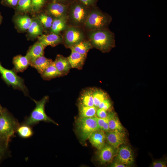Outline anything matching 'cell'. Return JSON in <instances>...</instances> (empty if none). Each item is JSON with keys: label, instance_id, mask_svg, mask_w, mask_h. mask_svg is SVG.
Listing matches in <instances>:
<instances>
[{"label": "cell", "instance_id": "1", "mask_svg": "<svg viewBox=\"0 0 167 167\" xmlns=\"http://www.w3.org/2000/svg\"><path fill=\"white\" fill-rule=\"evenodd\" d=\"M89 36L92 46L103 52L109 51L115 46L114 34L108 28L92 30Z\"/></svg>", "mask_w": 167, "mask_h": 167}, {"label": "cell", "instance_id": "2", "mask_svg": "<svg viewBox=\"0 0 167 167\" xmlns=\"http://www.w3.org/2000/svg\"><path fill=\"white\" fill-rule=\"evenodd\" d=\"M19 125L17 120L11 113L3 109L0 112V138L9 142Z\"/></svg>", "mask_w": 167, "mask_h": 167}, {"label": "cell", "instance_id": "3", "mask_svg": "<svg viewBox=\"0 0 167 167\" xmlns=\"http://www.w3.org/2000/svg\"><path fill=\"white\" fill-rule=\"evenodd\" d=\"M48 97L45 96L40 101L33 99L36 104V107L31 112L29 117L25 119L22 123L30 126H32L39 123L40 122H45L58 124L48 117L45 111V106L48 101Z\"/></svg>", "mask_w": 167, "mask_h": 167}, {"label": "cell", "instance_id": "4", "mask_svg": "<svg viewBox=\"0 0 167 167\" xmlns=\"http://www.w3.org/2000/svg\"><path fill=\"white\" fill-rule=\"evenodd\" d=\"M112 20L111 16L96 9L88 14L84 24L92 30L103 29L108 28Z\"/></svg>", "mask_w": 167, "mask_h": 167}, {"label": "cell", "instance_id": "5", "mask_svg": "<svg viewBox=\"0 0 167 167\" xmlns=\"http://www.w3.org/2000/svg\"><path fill=\"white\" fill-rule=\"evenodd\" d=\"M76 131L81 140L85 141L94 132L100 130L95 117L86 118L80 117L77 119Z\"/></svg>", "mask_w": 167, "mask_h": 167}, {"label": "cell", "instance_id": "6", "mask_svg": "<svg viewBox=\"0 0 167 167\" xmlns=\"http://www.w3.org/2000/svg\"><path fill=\"white\" fill-rule=\"evenodd\" d=\"M0 74L6 83L15 89L22 91L26 96L28 95V89L24 79L18 76L14 71L3 67L0 62Z\"/></svg>", "mask_w": 167, "mask_h": 167}, {"label": "cell", "instance_id": "7", "mask_svg": "<svg viewBox=\"0 0 167 167\" xmlns=\"http://www.w3.org/2000/svg\"><path fill=\"white\" fill-rule=\"evenodd\" d=\"M84 35L83 32L78 28L71 27L65 32L64 41L66 45L70 48L83 41Z\"/></svg>", "mask_w": 167, "mask_h": 167}, {"label": "cell", "instance_id": "8", "mask_svg": "<svg viewBox=\"0 0 167 167\" xmlns=\"http://www.w3.org/2000/svg\"><path fill=\"white\" fill-rule=\"evenodd\" d=\"M116 161L127 167L133 164L134 157L131 148L127 145H122L117 150L116 154Z\"/></svg>", "mask_w": 167, "mask_h": 167}, {"label": "cell", "instance_id": "9", "mask_svg": "<svg viewBox=\"0 0 167 167\" xmlns=\"http://www.w3.org/2000/svg\"><path fill=\"white\" fill-rule=\"evenodd\" d=\"M88 14L85 7L80 4H74L71 10V19L76 24L84 23Z\"/></svg>", "mask_w": 167, "mask_h": 167}, {"label": "cell", "instance_id": "10", "mask_svg": "<svg viewBox=\"0 0 167 167\" xmlns=\"http://www.w3.org/2000/svg\"><path fill=\"white\" fill-rule=\"evenodd\" d=\"M106 140L109 145L117 148L123 144L126 140V136L123 131L117 130L110 131L106 134Z\"/></svg>", "mask_w": 167, "mask_h": 167}, {"label": "cell", "instance_id": "11", "mask_svg": "<svg viewBox=\"0 0 167 167\" xmlns=\"http://www.w3.org/2000/svg\"><path fill=\"white\" fill-rule=\"evenodd\" d=\"M13 19L17 30L24 32L27 31L31 23L32 19L26 14L16 13Z\"/></svg>", "mask_w": 167, "mask_h": 167}, {"label": "cell", "instance_id": "12", "mask_svg": "<svg viewBox=\"0 0 167 167\" xmlns=\"http://www.w3.org/2000/svg\"><path fill=\"white\" fill-rule=\"evenodd\" d=\"M115 148L110 145L105 144L100 150L98 154L99 159L103 164L112 161L117 152Z\"/></svg>", "mask_w": 167, "mask_h": 167}, {"label": "cell", "instance_id": "13", "mask_svg": "<svg viewBox=\"0 0 167 167\" xmlns=\"http://www.w3.org/2000/svg\"><path fill=\"white\" fill-rule=\"evenodd\" d=\"M38 41L45 47L57 45L62 42L63 38L59 34L51 33L48 34H42L38 37Z\"/></svg>", "mask_w": 167, "mask_h": 167}, {"label": "cell", "instance_id": "14", "mask_svg": "<svg viewBox=\"0 0 167 167\" xmlns=\"http://www.w3.org/2000/svg\"><path fill=\"white\" fill-rule=\"evenodd\" d=\"M66 11L65 5L56 2L50 3L47 8L49 15L54 18L65 15Z\"/></svg>", "mask_w": 167, "mask_h": 167}, {"label": "cell", "instance_id": "15", "mask_svg": "<svg viewBox=\"0 0 167 167\" xmlns=\"http://www.w3.org/2000/svg\"><path fill=\"white\" fill-rule=\"evenodd\" d=\"M44 27L37 17L32 19L31 23L27 30L29 38L34 39L42 34Z\"/></svg>", "mask_w": 167, "mask_h": 167}, {"label": "cell", "instance_id": "16", "mask_svg": "<svg viewBox=\"0 0 167 167\" xmlns=\"http://www.w3.org/2000/svg\"><path fill=\"white\" fill-rule=\"evenodd\" d=\"M88 139L92 145L99 150L105 144L106 134L103 130H99L93 132Z\"/></svg>", "mask_w": 167, "mask_h": 167}, {"label": "cell", "instance_id": "17", "mask_svg": "<svg viewBox=\"0 0 167 167\" xmlns=\"http://www.w3.org/2000/svg\"><path fill=\"white\" fill-rule=\"evenodd\" d=\"M45 47L38 41L32 46L25 55L28 59L30 62L37 58L43 56Z\"/></svg>", "mask_w": 167, "mask_h": 167}, {"label": "cell", "instance_id": "18", "mask_svg": "<svg viewBox=\"0 0 167 167\" xmlns=\"http://www.w3.org/2000/svg\"><path fill=\"white\" fill-rule=\"evenodd\" d=\"M54 62L62 76L67 74L71 68L67 58L61 55L58 54Z\"/></svg>", "mask_w": 167, "mask_h": 167}, {"label": "cell", "instance_id": "19", "mask_svg": "<svg viewBox=\"0 0 167 167\" xmlns=\"http://www.w3.org/2000/svg\"><path fill=\"white\" fill-rule=\"evenodd\" d=\"M53 62L51 59L43 56L39 57L30 62V65L36 69L41 74Z\"/></svg>", "mask_w": 167, "mask_h": 167}, {"label": "cell", "instance_id": "20", "mask_svg": "<svg viewBox=\"0 0 167 167\" xmlns=\"http://www.w3.org/2000/svg\"><path fill=\"white\" fill-rule=\"evenodd\" d=\"M14 70L15 72H23L30 65V62L25 56L19 55L14 57L13 59Z\"/></svg>", "mask_w": 167, "mask_h": 167}, {"label": "cell", "instance_id": "21", "mask_svg": "<svg viewBox=\"0 0 167 167\" xmlns=\"http://www.w3.org/2000/svg\"><path fill=\"white\" fill-rule=\"evenodd\" d=\"M86 57V56L81 54L73 50L67 58L71 68L81 69Z\"/></svg>", "mask_w": 167, "mask_h": 167}, {"label": "cell", "instance_id": "22", "mask_svg": "<svg viewBox=\"0 0 167 167\" xmlns=\"http://www.w3.org/2000/svg\"><path fill=\"white\" fill-rule=\"evenodd\" d=\"M67 20L66 15L54 18L50 28L51 32L59 34L65 30L66 27Z\"/></svg>", "mask_w": 167, "mask_h": 167}, {"label": "cell", "instance_id": "23", "mask_svg": "<svg viewBox=\"0 0 167 167\" xmlns=\"http://www.w3.org/2000/svg\"><path fill=\"white\" fill-rule=\"evenodd\" d=\"M108 123L110 131L117 130L123 131L124 127L120 122L118 118L113 113L108 114Z\"/></svg>", "mask_w": 167, "mask_h": 167}, {"label": "cell", "instance_id": "24", "mask_svg": "<svg viewBox=\"0 0 167 167\" xmlns=\"http://www.w3.org/2000/svg\"><path fill=\"white\" fill-rule=\"evenodd\" d=\"M41 75L42 78L45 80H48L62 76L56 68L53 61Z\"/></svg>", "mask_w": 167, "mask_h": 167}, {"label": "cell", "instance_id": "25", "mask_svg": "<svg viewBox=\"0 0 167 167\" xmlns=\"http://www.w3.org/2000/svg\"><path fill=\"white\" fill-rule=\"evenodd\" d=\"M92 46L90 41H83L70 48L71 50H73L81 54L86 56L87 52Z\"/></svg>", "mask_w": 167, "mask_h": 167}, {"label": "cell", "instance_id": "26", "mask_svg": "<svg viewBox=\"0 0 167 167\" xmlns=\"http://www.w3.org/2000/svg\"><path fill=\"white\" fill-rule=\"evenodd\" d=\"M80 99L79 105L88 106H94L92 89H88L84 91Z\"/></svg>", "mask_w": 167, "mask_h": 167}, {"label": "cell", "instance_id": "27", "mask_svg": "<svg viewBox=\"0 0 167 167\" xmlns=\"http://www.w3.org/2000/svg\"><path fill=\"white\" fill-rule=\"evenodd\" d=\"M96 108L94 106H88L79 105V111L80 117L86 118L96 117Z\"/></svg>", "mask_w": 167, "mask_h": 167}, {"label": "cell", "instance_id": "28", "mask_svg": "<svg viewBox=\"0 0 167 167\" xmlns=\"http://www.w3.org/2000/svg\"><path fill=\"white\" fill-rule=\"evenodd\" d=\"M16 9L17 13L26 14L31 12V0H19Z\"/></svg>", "mask_w": 167, "mask_h": 167}, {"label": "cell", "instance_id": "29", "mask_svg": "<svg viewBox=\"0 0 167 167\" xmlns=\"http://www.w3.org/2000/svg\"><path fill=\"white\" fill-rule=\"evenodd\" d=\"M20 137L27 139L31 137L33 134L31 126L21 124L18 127L16 132Z\"/></svg>", "mask_w": 167, "mask_h": 167}, {"label": "cell", "instance_id": "30", "mask_svg": "<svg viewBox=\"0 0 167 167\" xmlns=\"http://www.w3.org/2000/svg\"><path fill=\"white\" fill-rule=\"evenodd\" d=\"M8 141L0 138V162L10 156Z\"/></svg>", "mask_w": 167, "mask_h": 167}, {"label": "cell", "instance_id": "31", "mask_svg": "<svg viewBox=\"0 0 167 167\" xmlns=\"http://www.w3.org/2000/svg\"><path fill=\"white\" fill-rule=\"evenodd\" d=\"M92 89L94 105L97 108L101 102L107 98L106 95L105 93L100 89Z\"/></svg>", "mask_w": 167, "mask_h": 167}, {"label": "cell", "instance_id": "32", "mask_svg": "<svg viewBox=\"0 0 167 167\" xmlns=\"http://www.w3.org/2000/svg\"><path fill=\"white\" fill-rule=\"evenodd\" d=\"M37 18L43 27L46 28H51L54 19L51 16L45 13H41L39 15Z\"/></svg>", "mask_w": 167, "mask_h": 167}, {"label": "cell", "instance_id": "33", "mask_svg": "<svg viewBox=\"0 0 167 167\" xmlns=\"http://www.w3.org/2000/svg\"><path fill=\"white\" fill-rule=\"evenodd\" d=\"M46 0H31V12L34 13L39 12L45 4Z\"/></svg>", "mask_w": 167, "mask_h": 167}, {"label": "cell", "instance_id": "34", "mask_svg": "<svg viewBox=\"0 0 167 167\" xmlns=\"http://www.w3.org/2000/svg\"><path fill=\"white\" fill-rule=\"evenodd\" d=\"M19 0H2L1 3L4 6L15 8Z\"/></svg>", "mask_w": 167, "mask_h": 167}, {"label": "cell", "instance_id": "35", "mask_svg": "<svg viewBox=\"0 0 167 167\" xmlns=\"http://www.w3.org/2000/svg\"><path fill=\"white\" fill-rule=\"evenodd\" d=\"M111 106V103L106 98L100 103L98 108L107 111L110 108Z\"/></svg>", "mask_w": 167, "mask_h": 167}, {"label": "cell", "instance_id": "36", "mask_svg": "<svg viewBox=\"0 0 167 167\" xmlns=\"http://www.w3.org/2000/svg\"><path fill=\"white\" fill-rule=\"evenodd\" d=\"M96 115L97 117L101 118H105L107 117L108 114L106 111L103 109L98 108L97 109Z\"/></svg>", "mask_w": 167, "mask_h": 167}, {"label": "cell", "instance_id": "37", "mask_svg": "<svg viewBox=\"0 0 167 167\" xmlns=\"http://www.w3.org/2000/svg\"><path fill=\"white\" fill-rule=\"evenodd\" d=\"M95 118L99 129L101 130L104 123L107 120V117L105 118H101L96 116Z\"/></svg>", "mask_w": 167, "mask_h": 167}, {"label": "cell", "instance_id": "38", "mask_svg": "<svg viewBox=\"0 0 167 167\" xmlns=\"http://www.w3.org/2000/svg\"><path fill=\"white\" fill-rule=\"evenodd\" d=\"M152 166L153 167H166V163L161 161H154L152 165Z\"/></svg>", "mask_w": 167, "mask_h": 167}, {"label": "cell", "instance_id": "39", "mask_svg": "<svg viewBox=\"0 0 167 167\" xmlns=\"http://www.w3.org/2000/svg\"><path fill=\"white\" fill-rule=\"evenodd\" d=\"M84 5L89 6L94 4L97 0H80Z\"/></svg>", "mask_w": 167, "mask_h": 167}, {"label": "cell", "instance_id": "40", "mask_svg": "<svg viewBox=\"0 0 167 167\" xmlns=\"http://www.w3.org/2000/svg\"><path fill=\"white\" fill-rule=\"evenodd\" d=\"M104 131H110V130L109 128L108 123V118L107 117V120L104 123L103 126L102 127V130Z\"/></svg>", "mask_w": 167, "mask_h": 167}, {"label": "cell", "instance_id": "41", "mask_svg": "<svg viewBox=\"0 0 167 167\" xmlns=\"http://www.w3.org/2000/svg\"><path fill=\"white\" fill-rule=\"evenodd\" d=\"M111 167H127L126 165L121 163L117 161L112 164L111 165Z\"/></svg>", "mask_w": 167, "mask_h": 167}, {"label": "cell", "instance_id": "42", "mask_svg": "<svg viewBox=\"0 0 167 167\" xmlns=\"http://www.w3.org/2000/svg\"><path fill=\"white\" fill-rule=\"evenodd\" d=\"M3 19V17L0 12V25L2 24Z\"/></svg>", "mask_w": 167, "mask_h": 167}, {"label": "cell", "instance_id": "43", "mask_svg": "<svg viewBox=\"0 0 167 167\" xmlns=\"http://www.w3.org/2000/svg\"><path fill=\"white\" fill-rule=\"evenodd\" d=\"M2 109L3 108H2L1 106L0 105V112L2 110Z\"/></svg>", "mask_w": 167, "mask_h": 167}]
</instances>
